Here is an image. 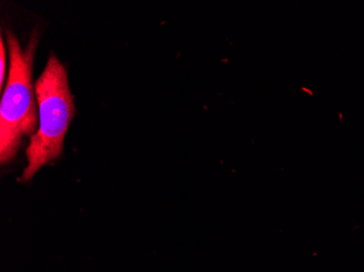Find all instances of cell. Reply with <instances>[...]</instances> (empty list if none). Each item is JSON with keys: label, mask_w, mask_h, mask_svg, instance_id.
<instances>
[{"label": "cell", "mask_w": 364, "mask_h": 272, "mask_svg": "<svg viewBox=\"0 0 364 272\" xmlns=\"http://www.w3.org/2000/svg\"><path fill=\"white\" fill-rule=\"evenodd\" d=\"M36 94L40 124L26 148L28 165L22 175L23 181L32 179L38 170L61 156L65 134L77 112L68 73L55 55L49 56L36 81Z\"/></svg>", "instance_id": "1"}, {"label": "cell", "mask_w": 364, "mask_h": 272, "mask_svg": "<svg viewBox=\"0 0 364 272\" xmlns=\"http://www.w3.org/2000/svg\"><path fill=\"white\" fill-rule=\"evenodd\" d=\"M10 69L0 104V161L7 163L18 154L22 140L38 132V107L33 89V65L38 36L32 33L26 48L11 31L7 33Z\"/></svg>", "instance_id": "2"}, {"label": "cell", "mask_w": 364, "mask_h": 272, "mask_svg": "<svg viewBox=\"0 0 364 272\" xmlns=\"http://www.w3.org/2000/svg\"><path fill=\"white\" fill-rule=\"evenodd\" d=\"M0 87H4L6 77V47L4 44V38L1 36L0 40Z\"/></svg>", "instance_id": "3"}]
</instances>
